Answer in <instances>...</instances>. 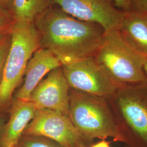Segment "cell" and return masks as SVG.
<instances>
[{
	"mask_svg": "<svg viewBox=\"0 0 147 147\" xmlns=\"http://www.w3.org/2000/svg\"><path fill=\"white\" fill-rule=\"evenodd\" d=\"M34 24L40 47L53 53L62 65L93 56L105 32L99 25L79 20L55 5L37 16Z\"/></svg>",
	"mask_w": 147,
	"mask_h": 147,
	"instance_id": "cell-1",
	"label": "cell"
},
{
	"mask_svg": "<svg viewBox=\"0 0 147 147\" xmlns=\"http://www.w3.org/2000/svg\"><path fill=\"white\" fill-rule=\"evenodd\" d=\"M69 98V118L86 139L93 142L95 138H112L114 141L126 143L107 98L71 88Z\"/></svg>",
	"mask_w": 147,
	"mask_h": 147,
	"instance_id": "cell-2",
	"label": "cell"
},
{
	"mask_svg": "<svg viewBox=\"0 0 147 147\" xmlns=\"http://www.w3.org/2000/svg\"><path fill=\"white\" fill-rule=\"evenodd\" d=\"M11 44L0 84V114L9 110L16 89L20 84L27 65L40 47L34 22H16L11 32Z\"/></svg>",
	"mask_w": 147,
	"mask_h": 147,
	"instance_id": "cell-3",
	"label": "cell"
},
{
	"mask_svg": "<svg viewBox=\"0 0 147 147\" xmlns=\"http://www.w3.org/2000/svg\"><path fill=\"white\" fill-rule=\"evenodd\" d=\"M126 144L132 138L147 146V83L121 84L107 98Z\"/></svg>",
	"mask_w": 147,
	"mask_h": 147,
	"instance_id": "cell-4",
	"label": "cell"
},
{
	"mask_svg": "<svg viewBox=\"0 0 147 147\" xmlns=\"http://www.w3.org/2000/svg\"><path fill=\"white\" fill-rule=\"evenodd\" d=\"M94 57L121 84L146 82L143 71L146 56L126 42L117 28L104 32Z\"/></svg>",
	"mask_w": 147,
	"mask_h": 147,
	"instance_id": "cell-5",
	"label": "cell"
},
{
	"mask_svg": "<svg viewBox=\"0 0 147 147\" xmlns=\"http://www.w3.org/2000/svg\"><path fill=\"white\" fill-rule=\"evenodd\" d=\"M70 88L108 98L121 84L113 78L94 56L62 66Z\"/></svg>",
	"mask_w": 147,
	"mask_h": 147,
	"instance_id": "cell-6",
	"label": "cell"
},
{
	"mask_svg": "<svg viewBox=\"0 0 147 147\" xmlns=\"http://www.w3.org/2000/svg\"><path fill=\"white\" fill-rule=\"evenodd\" d=\"M23 135L44 137L64 147H89L92 144L79 132L69 117L47 109L38 110Z\"/></svg>",
	"mask_w": 147,
	"mask_h": 147,
	"instance_id": "cell-7",
	"label": "cell"
},
{
	"mask_svg": "<svg viewBox=\"0 0 147 147\" xmlns=\"http://www.w3.org/2000/svg\"><path fill=\"white\" fill-rule=\"evenodd\" d=\"M50 5L82 21L96 23L105 31L117 28L124 15L111 0H49Z\"/></svg>",
	"mask_w": 147,
	"mask_h": 147,
	"instance_id": "cell-8",
	"label": "cell"
},
{
	"mask_svg": "<svg viewBox=\"0 0 147 147\" xmlns=\"http://www.w3.org/2000/svg\"><path fill=\"white\" fill-rule=\"evenodd\" d=\"M70 86L62 67L55 69L33 90L30 101L38 110L54 111L69 117Z\"/></svg>",
	"mask_w": 147,
	"mask_h": 147,
	"instance_id": "cell-9",
	"label": "cell"
},
{
	"mask_svg": "<svg viewBox=\"0 0 147 147\" xmlns=\"http://www.w3.org/2000/svg\"><path fill=\"white\" fill-rule=\"evenodd\" d=\"M62 64L53 53L40 47L36 50L27 65L24 84L18 89L14 99L30 101L33 90L44 77Z\"/></svg>",
	"mask_w": 147,
	"mask_h": 147,
	"instance_id": "cell-10",
	"label": "cell"
},
{
	"mask_svg": "<svg viewBox=\"0 0 147 147\" xmlns=\"http://www.w3.org/2000/svg\"><path fill=\"white\" fill-rule=\"evenodd\" d=\"M37 111L30 101L13 98L8 119L0 136V147H16Z\"/></svg>",
	"mask_w": 147,
	"mask_h": 147,
	"instance_id": "cell-11",
	"label": "cell"
},
{
	"mask_svg": "<svg viewBox=\"0 0 147 147\" xmlns=\"http://www.w3.org/2000/svg\"><path fill=\"white\" fill-rule=\"evenodd\" d=\"M117 28L131 47L147 56V16L131 11L124 12Z\"/></svg>",
	"mask_w": 147,
	"mask_h": 147,
	"instance_id": "cell-12",
	"label": "cell"
},
{
	"mask_svg": "<svg viewBox=\"0 0 147 147\" xmlns=\"http://www.w3.org/2000/svg\"><path fill=\"white\" fill-rule=\"evenodd\" d=\"M49 6V0H12L10 12L16 22H34Z\"/></svg>",
	"mask_w": 147,
	"mask_h": 147,
	"instance_id": "cell-13",
	"label": "cell"
},
{
	"mask_svg": "<svg viewBox=\"0 0 147 147\" xmlns=\"http://www.w3.org/2000/svg\"><path fill=\"white\" fill-rule=\"evenodd\" d=\"M16 147H64L44 137L23 135Z\"/></svg>",
	"mask_w": 147,
	"mask_h": 147,
	"instance_id": "cell-14",
	"label": "cell"
},
{
	"mask_svg": "<svg viewBox=\"0 0 147 147\" xmlns=\"http://www.w3.org/2000/svg\"><path fill=\"white\" fill-rule=\"evenodd\" d=\"M16 22L10 11L0 7V41L11 34Z\"/></svg>",
	"mask_w": 147,
	"mask_h": 147,
	"instance_id": "cell-15",
	"label": "cell"
},
{
	"mask_svg": "<svg viewBox=\"0 0 147 147\" xmlns=\"http://www.w3.org/2000/svg\"><path fill=\"white\" fill-rule=\"evenodd\" d=\"M11 44V34L5 36L0 41V84L2 80L3 70L5 59L10 48Z\"/></svg>",
	"mask_w": 147,
	"mask_h": 147,
	"instance_id": "cell-16",
	"label": "cell"
},
{
	"mask_svg": "<svg viewBox=\"0 0 147 147\" xmlns=\"http://www.w3.org/2000/svg\"><path fill=\"white\" fill-rule=\"evenodd\" d=\"M131 11L147 16V0H131Z\"/></svg>",
	"mask_w": 147,
	"mask_h": 147,
	"instance_id": "cell-17",
	"label": "cell"
},
{
	"mask_svg": "<svg viewBox=\"0 0 147 147\" xmlns=\"http://www.w3.org/2000/svg\"><path fill=\"white\" fill-rule=\"evenodd\" d=\"M116 7L123 12L131 11V0H113Z\"/></svg>",
	"mask_w": 147,
	"mask_h": 147,
	"instance_id": "cell-18",
	"label": "cell"
},
{
	"mask_svg": "<svg viewBox=\"0 0 147 147\" xmlns=\"http://www.w3.org/2000/svg\"><path fill=\"white\" fill-rule=\"evenodd\" d=\"M8 118V115L7 113L5 114H0V136L3 130L5 123L7 121Z\"/></svg>",
	"mask_w": 147,
	"mask_h": 147,
	"instance_id": "cell-19",
	"label": "cell"
},
{
	"mask_svg": "<svg viewBox=\"0 0 147 147\" xmlns=\"http://www.w3.org/2000/svg\"><path fill=\"white\" fill-rule=\"evenodd\" d=\"M12 0H0V7L10 11Z\"/></svg>",
	"mask_w": 147,
	"mask_h": 147,
	"instance_id": "cell-20",
	"label": "cell"
},
{
	"mask_svg": "<svg viewBox=\"0 0 147 147\" xmlns=\"http://www.w3.org/2000/svg\"><path fill=\"white\" fill-rule=\"evenodd\" d=\"M89 147H111L110 145V143L105 140H102L100 142H98L96 143H95L93 144H92Z\"/></svg>",
	"mask_w": 147,
	"mask_h": 147,
	"instance_id": "cell-21",
	"label": "cell"
},
{
	"mask_svg": "<svg viewBox=\"0 0 147 147\" xmlns=\"http://www.w3.org/2000/svg\"><path fill=\"white\" fill-rule=\"evenodd\" d=\"M143 71L146 76V81L147 83V56H146V60L143 65Z\"/></svg>",
	"mask_w": 147,
	"mask_h": 147,
	"instance_id": "cell-22",
	"label": "cell"
},
{
	"mask_svg": "<svg viewBox=\"0 0 147 147\" xmlns=\"http://www.w3.org/2000/svg\"><path fill=\"white\" fill-rule=\"evenodd\" d=\"M130 147V146H128V147Z\"/></svg>",
	"mask_w": 147,
	"mask_h": 147,
	"instance_id": "cell-23",
	"label": "cell"
}]
</instances>
